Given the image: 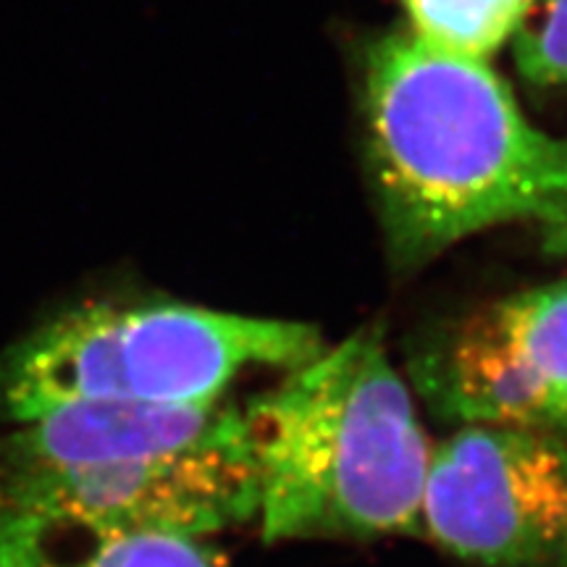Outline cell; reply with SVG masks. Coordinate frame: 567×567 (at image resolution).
I'll return each instance as SVG.
<instances>
[{
	"mask_svg": "<svg viewBox=\"0 0 567 567\" xmlns=\"http://www.w3.org/2000/svg\"><path fill=\"white\" fill-rule=\"evenodd\" d=\"M534 224L542 237V250L549 258H567V182L547 203V208L538 213Z\"/></svg>",
	"mask_w": 567,
	"mask_h": 567,
	"instance_id": "8fae6325",
	"label": "cell"
},
{
	"mask_svg": "<svg viewBox=\"0 0 567 567\" xmlns=\"http://www.w3.org/2000/svg\"><path fill=\"white\" fill-rule=\"evenodd\" d=\"M0 567H229L208 538L113 536L0 499Z\"/></svg>",
	"mask_w": 567,
	"mask_h": 567,
	"instance_id": "ba28073f",
	"label": "cell"
},
{
	"mask_svg": "<svg viewBox=\"0 0 567 567\" xmlns=\"http://www.w3.org/2000/svg\"><path fill=\"white\" fill-rule=\"evenodd\" d=\"M408 30L442 51L488 61L513 42L534 0H402Z\"/></svg>",
	"mask_w": 567,
	"mask_h": 567,
	"instance_id": "9c48e42d",
	"label": "cell"
},
{
	"mask_svg": "<svg viewBox=\"0 0 567 567\" xmlns=\"http://www.w3.org/2000/svg\"><path fill=\"white\" fill-rule=\"evenodd\" d=\"M0 499L101 534L210 538L255 523L258 467L243 421L168 455L6 476Z\"/></svg>",
	"mask_w": 567,
	"mask_h": 567,
	"instance_id": "8992f818",
	"label": "cell"
},
{
	"mask_svg": "<svg viewBox=\"0 0 567 567\" xmlns=\"http://www.w3.org/2000/svg\"><path fill=\"white\" fill-rule=\"evenodd\" d=\"M326 350L310 323L172 300H92L0 358V415L24 423L66 402L210 405L250 371H295Z\"/></svg>",
	"mask_w": 567,
	"mask_h": 567,
	"instance_id": "3957f363",
	"label": "cell"
},
{
	"mask_svg": "<svg viewBox=\"0 0 567 567\" xmlns=\"http://www.w3.org/2000/svg\"><path fill=\"white\" fill-rule=\"evenodd\" d=\"M243 410L266 544L421 536L434 444L379 326L326 344Z\"/></svg>",
	"mask_w": 567,
	"mask_h": 567,
	"instance_id": "7a4b0ae2",
	"label": "cell"
},
{
	"mask_svg": "<svg viewBox=\"0 0 567 567\" xmlns=\"http://www.w3.org/2000/svg\"><path fill=\"white\" fill-rule=\"evenodd\" d=\"M405 375L436 421L567 442V279L431 326L408 344Z\"/></svg>",
	"mask_w": 567,
	"mask_h": 567,
	"instance_id": "277c9868",
	"label": "cell"
},
{
	"mask_svg": "<svg viewBox=\"0 0 567 567\" xmlns=\"http://www.w3.org/2000/svg\"><path fill=\"white\" fill-rule=\"evenodd\" d=\"M245 421L231 400L210 405H140V402H66L0 439V478L155 457L205 444Z\"/></svg>",
	"mask_w": 567,
	"mask_h": 567,
	"instance_id": "52a82bcc",
	"label": "cell"
},
{
	"mask_svg": "<svg viewBox=\"0 0 567 567\" xmlns=\"http://www.w3.org/2000/svg\"><path fill=\"white\" fill-rule=\"evenodd\" d=\"M421 536L481 567H567V442L460 425L431 446Z\"/></svg>",
	"mask_w": 567,
	"mask_h": 567,
	"instance_id": "5b68a950",
	"label": "cell"
},
{
	"mask_svg": "<svg viewBox=\"0 0 567 567\" xmlns=\"http://www.w3.org/2000/svg\"><path fill=\"white\" fill-rule=\"evenodd\" d=\"M363 116L400 274L473 234L536 221L567 182V137L530 124L492 63L429 45L408 27L368 48Z\"/></svg>",
	"mask_w": 567,
	"mask_h": 567,
	"instance_id": "6da1fadb",
	"label": "cell"
},
{
	"mask_svg": "<svg viewBox=\"0 0 567 567\" xmlns=\"http://www.w3.org/2000/svg\"><path fill=\"white\" fill-rule=\"evenodd\" d=\"M515 66L534 87L567 90V0H534L513 38Z\"/></svg>",
	"mask_w": 567,
	"mask_h": 567,
	"instance_id": "30bf717a",
	"label": "cell"
}]
</instances>
